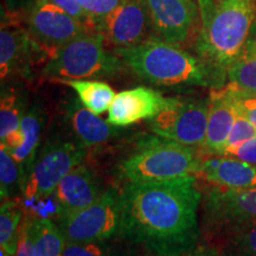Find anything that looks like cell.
<instances>
[{
  "instance_id": "5bb4252c",
  "label": "cell",
  "mask_w": 256,
  "mask_h": 256,
  "mask_svg": "<svg viewBox=\"0 0 256 256\" xmlns=\"http://www.w3.org/2000/svg\"><path fill=\"white\" fill-rule=\"evenodd\" d=\"M206 238L216 256H256V220L206 223Z\"/></svg>"
},
{
  "instance_id": "8fae6325",
  "label": "cell",
  "mask_w": 256,
  "mask_h": 256,
  "mask_svg": "<svg viewBox=\"0 0 256 256\" xmlns=\"http://www.w3.org/2000/svg\"><path fill=\"white\" fill-rule=\"evenodd\" d=\"M154 28L160 40L182 46L198 34L200 12L194 0H147Z\"/></svg>"
},
{
  "instance_id": "e0dca14e",
  "label": "cell",
  "mask_w": 256,
  "mask_h": 256,
  "mask_svg": "<svg viewBox=\"0 0 256 256\" xmlns=\"http://www.w3.org/2000/svg\"><path fill=\"white\" fill-rule=\"evenodd\" d=\"M236 115L238 112L234 106L232 94L228 86L211 92L206 136L203 145L206 152L216 156L224 154Z\"/></svg>"
},
{
  "instance_id": "6da1fadb",
  "label": "cell",
  "mask_w": 256,
  "mask_h": 256,
  "mask_svg": "<svg viewBox=\"0 0 256 256\" xmlns=\"http://www.w3.org/2000/svg\"><path fill=\"white\" fill-rule=\"evenodd\" d=\"M119 194L121 238L156 256H178L196 249L202 200L196 176L152 183L130 182Z\"/></svg>"
},
{
  "instance_id": "4fadbf2b",
  "label": "cell",
  "mask_w": 256,
  "mask_h": 256,
  "mask_svg": "<svg viewBox=\"0 0 256 256\" xmlns=\"http://www.w3.org/2000/svg\"><path fill=\"white\" fill-rule=\"evenodd\" d=\"M38 52H46L14 19V14L2 16L0 30V76L2 81L16 74H26L28 64ZM48 54V52H46ZM49 55V54H48Z\"/></svg>"
},
{
  "instance_id": "1f68e13d",
  "label": "cell",
  "mask_w": 256,
  "mask_h": 256,
  "mask_svg": "<svg viewBox=\"0 0 256 256\" xmlns=\"http://www.w3.org/2000/svg\"><path fill=\"white\" fill-rule=\"evenodd\" d=\"M224 156H234V158L241 159L243 162H247L249 164L256 165V136L250 140L242 144L241 146L229 150Z\"/></svg>"
},
{
  "instance_id": "9c48e42d",
  "label": "cell",
  "mask_w": 256,
  "mask_h": 256,
  "mask_svg": "<svg viewBox=\"0 0 256 256\" xmlns=\"http://www.w3.org/2000/svg\"><path fill=\"white\" fill-rule=\"evenodd\" d=\"M28 28L34 40L49 54V57L72 38L92 30L46 0H34L31 5Z\"/></svg>"
},
{
  "instance_id": "30bf717a",
  "label": "cell",
  "mask_w": 256,
  "mask_h": 256,
  "mask_svg": "<svg viewBox=\"0 0 256 256\" xmlns=\"http://www.w3.org/2000/svg\"><path fill=\"white\" fill-rule=\"evenodd\" d=\"M98 31L116 48H128L153 37L154 28L147 0H124L107 17Z\"/></svg>"
},
{
  "instance_id": "ac0fdd59",
  "label": "cell",
  "mask_w": 256,
  "mask_h": 256,
  "mask_svg": "<svg viewBox=\"0 0 256 256\" xmlns=\"http://www.w3.org/2000/svg\"><path fill=\"white\" fill-rule=\"evenodd\" d=\"M197 176L217 188H256V165L229 156L202 159Z\"/></svg>"
},
{
  "instance_id": "4dcf8cb0",
  "label": "cell",
  "mask_w": 256,
  "mask_h": 256,
  "mask_svg": "<svg viewBox=\"0 0 256 256\" xmlns=\"http://www.w3.org/2000/svg\"><path fill=\"white\" fill-rule=\"evenodd\" d=\"M230 90H232V101L236 112H238V114L243 115L244 118H247V119L256 127V96L238 94V92L232 90V88H230Z\"/></svg>"
},
{
  "instance_id": "e575fe53",
  "label": "cell",
  "mask_w": 256,
  "mask_h": 256,
  "mask_svg": "<svg viewBox=\"0 0 256 256\" xmlns=\"http://www.w3.org/2000/svg\"><path fill=\"white\" fill-rule=\"evenodd\" d=\"M178 256H216L215 252L210 250L209 248L202 247V248H196L194 250L185 252V254L178 255Z\"/></svg>"
},
{
  "instance_id": "f546056e",
  "label": "cell",
  "mask_w": 256,
  "mask_h": 256,
  "mask_svg": "<svg viewBox=\"0 0 256 256\" xmlns=\"http://www.w3.org/2000/svg\"><path fill=\"white\" fill-rule=\"evenodd\" d=\"M62 256H110L96 242H66Z\"/></svg>"
},
{
  "instance_id": "f1b7e54d",
  "label": "cell",
  "mask_w": 256,
  "mask_h": 256,
  "mask_svg": "<svg viewBox=\"0 0 256 256\" xmlns=\"http://www.w3.org/2000/svg\"><path fill=\"white\" fill-rule=\"evenodd\" d=\"M46 2L56 5L57 8H62L64 12L72 16L74 18L78 19L80 22L88 25V26L92 28V30H96L95 22L92 20V18L87 14V11L83 8V6L80 4L78 0H46Z\"/></svg>"
},
{
  "instance_id": "cb8c5ba5",
  "label": "cell",
  "mask_w": 256,
  "mask_h": 256,
  "mask_svg": "<svg viewBox=\"0 0 256 256\" xmlns=\"http://www.w3.org/2000/svg\"><path fill=\"white\" fill-rule=\"evenodd\" d=\"M75 90L81 104L92 113L101 115L108 110L115 98L113 88L107 83L94 80H58Z\"/></svg>"
},
{
  "instance_id": "2e32d148",
  "label": "cell",
  "mask_w": 256,
  "mask_h": 256,
  "mask_svg": "<svg viewBox=\"0 0 256 256\" xmlns=\"http://www.w3.org/2000/svg\"><path fill=\"white\" fill-rule=\"evenodd\" d=\"M96 176L88 166L80 164L64 177L55 191L58 216L84 209L101 196Z\"/></svg>"
},
{
  "instance_id": "9a60e30c",
  "label": "cell",
  "mask_w": 256,
  "mask_h": 256,
  "mask_svg": "<svg viewBox=\"0 0 256 256\" xmlns=\"http://www.w3.org/2000/svg\"><path fill=\"white\" fill-rule=\"evenodd\" d=\"M206 223L234 220H256V188L212 186L204 200Z\"/></svg>"
},
{
  "instance_id": "44dd1931",
  "label": "cell",
  "mask_w": 256,
  "mask_h": 256,
  "mask_svg": "<svg viewBox=\"0 0 256 256\" xmlns=\"http://www.w3.org/2000/svg\"><path fill=\"white\" fill-rule=\"evenodd\" d=\"M25 220L34 256H62L66 240L56 222L34 217Z\"/></svg>"
},
{
  "instance_id": "7c38bea8",
  "label": "cell",
  "mask_w": 256,
  "mask_h": 256,
  "mask_svg": "<svg viewBox=\"0 0 256 256\" xmlns=\"http://www.w3.org/2000/svg\"><path fill=\"white\" fill-rule=\"evenodd\" d=\"M178 101L147 87L128 89L115 95L108 108L107 122L113 127H127L142 120H152Z\"/></svg>"
},
{
  "instance_id": "ffe728a7",
  "label": "cell",
  "mask_w": 256,
  "mask_h": 256,
  "mask_svg": "<svg viewBox=\"0 0 256 256\" xmlns=\"http://www.w3.org/2000/svg\"><path fill=\"white\" fill-rule=\"evenodd\" d=\"M226 76L232 90L256 96V38H249L242 52L229 66Z\"/></svg>"
},
{
  "instance_id": "52a82bcc",
  "label": "cell",
  "mask_w": 256,
  "mask_h": 256,
  "mask_svg": "<svg viewBox=\"0 0 256 256\" xmlns=\"http://www.w3.org/2000/svg\"><path fill=\"white\" fill-rule=\"evenodd\" d=\"M56 224L66 242H101L119 232L120 194L104 192L92 206L84 209L57 216Z\"/></svg>"
},
{
  "instance_id": "d590c367",
  "label": "cell",
  "mask_w": 256,
  "mask_h": 256,
  "mask_svg": "<svg viewBox=\"0 0 256 256\" xmlns=\"http://www.w3.org/2000/svg\"><path fill=\"white\" fill-rule=\"evenodd\" d=\"M0 256H12V255L10 254V252H6L5 249H2V250H0Z\"/></svg>"
},
{
  "instance_id": "83f0119b",
  "label": "cell",
  "mask_w": 256,
  "mask_h": 256,
  "mask_svg": "<svg viewBox=\"0 0 256 256\" xmlns=\"http://www.w3.org/2000/svg\"><path fill=\"white\" fill-rule=\"evenodd\" d=\"M78 2L95 22L96 30H98L102 19L107 17L124 0H78Z\"/></svg>"
},
{
  "instance_id": "3957f363",
  "label": "cell",
  "mask_w": 256,
  "mask_h": 256,
  "mask_svg": "<svg viewBox=\"0 0 256 256\" xmlns=\"http://www.w3.org/2000/svg\"><path fill=\"white\" fill-rule=\"evenodd\" d=\"M115 54L138 76L154 84L208 86L214 78L200 57L156 36L136 46L116 48Z\"/></svg>"
},
{
  "instance_id": "d4e9b609",
  "label": "cell",
  "mask_w": 256,
  "mask_h": 256,
  "mask_svg": "<svg viewBox=\"0 0 256 256\" xmlns=\"http://www.w3.org/2000/svg\"><path fill=\"white\" fill-rule=\"evenodd\" d=\"M22 211L14 202L6 200L0 209V246L12 256L16 255L20 234Z\"/></svg>"
},
{
  "instance_id": "836d02e7",
  "label": "cell",
  "mask_w": 256,
  "mask_h": 256,
  "mask_svg": "<svg viewBox=\"0 0 256 256\" xmlns=\"http://www.w3.org/2000/svg\"><path fill=\"white\" fill-rule=\"evenodd\" d=\"M34 2V0H6L8 11L12 12H17L19 11V8H25V6H28V8H30Z\"/></svg>"
},
{
  "instance_id": "484cf974",
  "label": "cell",
  "mask_w": 256,
  "mask_h": 256,
  "mask_svg": "<svg viewBox=\"0 0 256 256\" xmlns=\"http://www.w3.org/2000/svg\"><path fill=\"white\" fill-rule=\"evenodd\" d=\"M24 174L6 147H0V191L2 200L14 196L16 188H23Z\"/></svg>"
},
{
  "instance_id": "7a4b0ae2",
  "label": "cell",
  "mask_w": 256,
  "mask_h": 256,
  "mask_svg": "<svg viewBox=\"0 0 256 256\" xmlns=\"http://www.w3.org/2000/svg\"><path fill=\"white\" fill-rule=\"evenodd\" d=\"M198 5L197 55L212 76L226 74L249 40L256 18V0H198Z\"/></svg>"
},
{
  "instance_id": "7402d4cb",
  "label": "cell",
  "mask_w": 256,
  "mask_h": 256,
  "mask_svg": "<svg viewBox=\"0 0 256 256\" xmlns=\"http://www.w3.org/2000/svg\"><path fill=\"white\" fill-rule=\"evenodd\" d=\"M42 124H43V114L40 110L38 107H32L26 114L23 115V119H22L20 130L23 142L20 146L10 151L11 156L20 166L23 174H25L24 168H28V171L30 170L32 162L37 156V148L40 145L42 133Z\"/></svg>"
},
{
  "instance_id": "d6986e66",
  "label": "cell",
  "mask_w": 256,
  "mask_h": 256,
  "mask_svg": "<svg viewBox=\"0 0 256 256\" xmlns=\"http://www.w3.org/2000/svg\"><path fill=\"white\" fill-rule=\"evenodd\" d=\"M66 113L74 134L84 147L102 145L115 133L112 124L86 108L78 98L69 100Z\"/></svg>"
},
{
  "instance_id": "603a6c76",
  "label": "cell",
  "mask_w": 256,
  "mask_h": 256,
  "mask_svg": "<svg viewBox=\"0 0 256 256\" xmlns=\"http://www.w3.org/2000/svg\"><path fill=\"white\" fill-rule=\"evenodd\" d=\"M22 112L19 98L14 90L8 89L2 92L0 101V140L2 146L8 151L20 146L22 136Z\"/></svg>"
},
{
  "instance_id": "8992f818",
  "label": "cell",
  "mask_w": 256,
  "mask_h": 256,
  "mask_svg": "<svg viewBox=\"0 0 256 256\" xmlns=\"http://www.w3.org/2000/svg\"><path fill=\"white\" fill-rule=\"evenodd\" d=\"M86 158V147L66 140H51L38 153L23 182L28 200L55 194L60 180Z\"/></svg>"
},
{
  "instance_id": "4316f807",
  "label": "cell",
  "mask_w": 256,
  "mask_h": 256,
  "mask_svg": "<svg viewBox=\"0 0 256 256\" xmlns=\"http://www.w3.org/2000/svg\"><path fill=\"white\" fill-rule=\"evenodd\" d=\"M255 136H256V127L247 119V118H244L243 115L238 113V115H236L235 122H234L232 130H230L224 154H226V152H228L229 150H232L235 148V147L241 146L242 144H244L246 142H248V140H250L252 138H254Z\"/></svg>"
},
{
  "instance_id": "ba28073f",
  "label": "cell",
  "mask_w": 256,
  "mask_h": 256,
  "mask_svg": "<svg viewBox=\"0 0 256 256\" xmlns=\"http://www.w3.org/2000/svg\"><path fill=\"white\" fill-rule=\"evenodd\" d=\"M209 116V100L180 101L151 120L152 132L182 145H204Z\"/></svg>"
},
{
  "instance_id": "5b68a950",
  "label": "cell",
  "mask_w": 256,
  "mask_h": 256,
  "mask_svg": "<svg viewBox=\"0 0 256 256\" xmlns=\"http://www.w3.org/2000/svg\"><path fill=\"white\" fill-rule=\"evenodd\" d=\"M200 162L194 147L162 138L142 144L121 164V172L136 183L165 182L197 176Z\"/></svg>"
},
{
  "instance_id": "d6a6232c",
  "label": "cell",
  "mask_w": 256,
  "mask_h": 256,
  "mask_svg": "<svg viewBox=\"0 0 256 256\" xmlns=\"http://www.w3.org/2000/svg\"><path fill=\"white\" fill-rule=\"evenodd\" d=\"M14 256H34L30 236H28L26 220L22 222L20 234H19V244Z\"/></svg>"
},
{
  "instance_id": "277c9868",
  "label": "cell",
  "mask_w": 256,
  "mask_h": 256,
  "mask_svg": "<svg viewBox=\"0 0 256 256\" xmlns=\"http://www.w3.org/2000/svg\"><path fill=\"white\" fill-rule=\"evenodd\" d=\"M122 66L120 57L107 50L104 34L90 30L54 51L42 72L56 81L100 78L115 76Z\"/></svg>"
}]
</instances>
